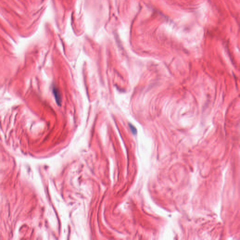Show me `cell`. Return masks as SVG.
Returning a JSON list of instances; mask_svg holds the SVG:
<instances>
[{"instance_id":"2","label":"cell","mask_w":240,"mask_h":240,"mask_svg":"<svg viewBox=\"0 0 240 240\" xmlns=\"http://www.w3.org/2000/svg\"><path fill=\"white\" fill-rule=\"evenodd\" d=\"M129 127L130 128V129L132 132V133L134 134V135H135L137 133V130H136V128L131 124L129 123Z\"/></svg>"},{"instance_id":"1","label":"cell","mask_w":240,"mask_h":240,"mask_svg":"<svg viewBox=\"0 0 240 240\" xmlns=\"http://www.w3.org/2000/svg\"><path fill=\"white\" fill-rule=\"evenodd\" d=\"M52 92L57 104L58 105H60L61 103V99L60 92L59 89L55 87H53L52 89Z\"/></svg>"}]
</instances>
